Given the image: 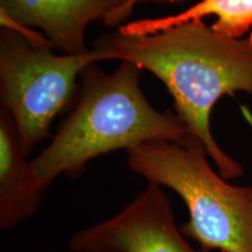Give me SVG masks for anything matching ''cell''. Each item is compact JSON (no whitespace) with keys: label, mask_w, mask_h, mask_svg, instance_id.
Listing matches in <instances>:
<instances>
[{"label":"cell","mask_w":252,"mask_h":252,"mask_svg":"<svg viewBox=\"0 0 252 252\" xmlns=\"http://www.w3.org/2000/svg\"><path fill=\"white\" fill-rule=\"evenodd\" d=\"M214 15L212 28L219 34L241 39L252 27V0H200L196 4L175 15L141 19L122 25L117 32L126 36H144L169 30L188 21H202Z\"/></svg>","instance_id":"ba28073f"},{"label":"cell","mask_w":252,"mask_h":252,"mask_svg":"<svg viewBox=\"0 0 252 252\" xmlns=\"http://www.w3.org/2000/svg\"><path fill=\"white\" fill-rule=\"evenodd\" d=\"M100 61L94 49L80 55L60 54L42 33L1 26V108L13 118L27 156L48 137L53 121L68 108L83 69Z\"/></svg>","instance_id":"277c9868"},{"label":"cell","mask_w":252,"mask_h":252,"mask_svg":"<svg viewBox=\"0 0 252 252\" xmlns=\"http://www.w3.org/2000/svg\"><path fill=\"white\" fill-rule=\"evenodd\" d=\"M141 69L123 61L112 74L83 69L76 108L48 146L32 160L46 189L61 175L78 178L91 160L146 143L203 146L176 113L153 108L140 89Z\"/></svg>","instance_id":"7a4b0ae2"},{"label":"cell","mask_w":252,"mask_h":252,"mask_svg":"<svg viewBox=\"0 0 252 252\" xmlns=\"http://www.w3.org/2000/svg\"><path fill=\"white\" fill-rule=\"evenodd\" d=\"M141 1H152L154 4H181V2L186 1V0H133L132 5L135 6L138 2Z\"/></svg>","instance_id":"9c48e42d"},{"label":"cell","mask_w":252,"mask_h":252,"mask_svg":"<svg viewBox=\"0 0 252 252\" xmlns=\"http://www.w3.org/2000/svg\"><path fill=\"white\" fill-rule=\"evenodd\" d=\"M244 111V116H245V118H247V121L250 123V125H251V127H252V116H251V113L249 112V110L248 109H244L243 110Z\"/></svg>","instance_id":"30bf717a"},{"label":"cell","mask_w":252,"mask_h":252,"mask_svg":"<svg viewBox=\"0 0 252 252\" xmlns=\"http://www.w3.org/2000/svg\"><path fill=\"white\" fill-rule=\"evenodd\" d=\"M126 154L132 172L182 198L189 215L180 226L186 237L207 252H252V187L229 184L210 165L203 146L157 141Z\"/></svg>","instance_id":"3957f363"},{"label":"cell","mask_w":252,"mask_h":252,"mask_svg":"<svg viewBox=\"0 0 252 252\" xmlns=\"http://www.w3.org/2000/svg\"><path fill=\"white\" fill-rule=\"evenodd\" d=\"M133 0H0L1 26L41 30L56 52L80 55L89 52L86 31L93 21L118 26L130 17Z\"/></svg>","instance_id":"8992f818"},{"label":"cell","mask_w":252,"mask_h":252,"mask_svg":"<svg viewBox=\"0 0 252 252\" xmlns=\"http://www.w3.org/2000/svg\"><path fill=\"white\" fill-rule=\"evenodd\" d=\"M43 188L25 153L17 125L7 110H0V229L7 231L35 215Z\"/></svg>","instance_id":"52a82bcc"},{"label":"cell","mask_w":252,"mask_h":252,"mask_svg":"<svg viewBox=\"0 0 252 252\" xmlns=\"http://www.w3.org/2000/svg\"><path fill=\"white\" fill-rule=\"evenodd\" d=\"M72 252H207L187 242L162 187L147 185L121 212L77 231Z\"/></svg>","instance_id":"5b68a950"},{"label":"cell","mask_w":252,"mask_h":252,"mask_svg":"<svg viewBox=\"0 0 252 252\" xmlns=\"http://www.w3.org/2000/svg\"><path fill=\"white\" fill-rule=\"evenodd\" d=\"M93 49L102 61L131 62L152 72L172 94L175 113L203 145L220 174L226 180L243 175V166L216 143L210 116L224 94H252V32L234 39L203 21H188L144 36L105 34Z\"/></svg>","instance_id":"6da1fadb"}]
</instances>
